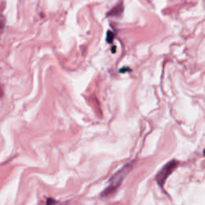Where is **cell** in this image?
I'll return each mask as SVG.
<instances>
[{"label":"cell","instance_id":"277c9868","mask_svg":"<svg viewBox=\"0 0 205 205\" xmlns=\"http://www.w3.org/2000/svg\"><path fill=\"white\" fill-rule=\"evenodd\" d=\"M114 37L115 35L114 33H112L111 31H108L107 32V42L108 43H111L114 40Z\"/></svg>","mask_w":205,"mask_h":205},{"label":"cell","instance_id":"6da1fadb","mask_svg":"<svg viewBox=\"0 0 205 205\" xmlns=\"http://www.w3.org/2000/svg\"><path fill=\"white\" fill-rule=\"evenodd\" d=\"M132 163L127 164V165L123 166L120 171H118L114 175L111 176L109 181V186L107 189H105L103 193H102V196H108L112 195L117 190V188L120 186V184L123 182V179L126 177V175L128 174L130 170L132 168Z\"/></svg>","mask_w":205,"mask_h":205},{"label":"cell","instance_id":"8992f818","mask_svg":"<svg viewBox=\"0 0 205 205\" xmlns=\"http://www.w3.org/2000/svg\"><path fill=\"white\" fill-rule=\"evenodd\" d=\"M203 153H204V155H205V150H204V152H203Z\"/></svg>","mask_w":205,"mask_h":205},{"label":"cell","instance_id":"7a4b0ae2","mask_svg":"<svg viewBox=\"0 0 205 205\" xmlns=\"http://www.w3.org/2000/svg\"><path fill=\"white\" fill-rule=\"evenodd\" d=\"M178 164V161L175 160V159L170 161L166 165H164L162 168V169L158 172L155 179H156V181L157 183H158V184H159L161 187H163V185L164 184V183H165L166 180L168 179V177L171 175V173L177 168Z\"/></svg>","mask_w":205,"mask_h":205},{"label":"cell","instance_id":"5b68a950","mask_svg":"<svg viewBox=\"0 0 205 205\" xmlns=\"http://www.w3.org/2000/svg\"><path fill=\"white\" fill-rule=\"evenodd\" d=\"M4 25V21L3 20H1V18H0V27H3Z\"/></svg>","mask_w":205,"mask_h":205},{"label":"cell","instance_id":"3957f363","mask_svg":"<svg viewBox=\"0 0 205 205\" xmlns=\"http://www.w3.org/2000/svg\"><path fill=\"white\" fill-rule=\"evenodd\" d=\"M122 11H123V7H122L121 4H120V5H117L116 7H114L108 13V15H116V16H118V15H120L121 14Z\"/></svg>","mask_w":205,"mask_h":205}]
</instances>
